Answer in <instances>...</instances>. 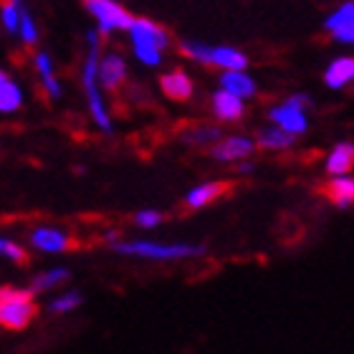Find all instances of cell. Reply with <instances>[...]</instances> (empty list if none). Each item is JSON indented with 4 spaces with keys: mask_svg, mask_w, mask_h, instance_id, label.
<instances>
[{
    "mask_svg": "<svg viewBox=\"0 0 354 354\" xmlns=\"http://www.w3.org/2000/svg\"><path fill=\"white\" fill-rule=\"evenodd\" d=\"M102 30H88L86 41H88V56L84 61V94H86L88 102V114L94 119V124L102 129V132H111V117L106 106L102 102V94H99V64H102Z\"/></svg>",
    "mask_w": 354,
    "mask_h": 354,
    "instance_id": "obj_1",
    "label": "cell"
},
{
    "mask_svg": "<svg viewBox=\"0 0 354 354\" xmlns=\"http://www.w3.org/2000/svg\"><path fill=\"white\" fill-rule=\"evenodd\" d=\"M36 301L30 288H0V324L3 329L21 332L36 319Z\"/></svg>",
    "mask_w": 354,
    "mask_h": 354,
    "instance_id": "obj_2",
    "label": "cell"
},
{
    "mask_svg": "<svg viewBox=\"0 0 354 354\" xmlns=\"http://www.w3.org/2000/svg\"><path fill=\"white\" fill-rule=\"evenodd\" d=\"M111 248L122 256H137L147 261H183L195 259L203 253V245L190 243H157V241H127V243H111Z\"/></svg>",
    "mask_w": 354,
    "mask_h": 354,
    "instance_id": "obj_3",
    "label": "cell"
},
{
    "mask_svg": "<svg viewBox=\"0 0 354 354\" xmlns=\"http://www.w3.org/2000/svg\"><path fill=\"white\" fill-rule=\"evenodd\" d=\"M84 8L96 18L102 36H109L111 30H127L129 33L134 23V15L127 13L117 0H84Z\"/></svg>",
    "mask_w": 354,
    "mask_h": 354,
    "instance_id": "obj_4",
    "label": "cell"
},
{
    "mask_svg": "<svg viewBox=\"0 0 354 354\" xmlns=\"http://www.w3.org/2000/svg\"><path fill=\"white\" fill-rule=\"evenodd\" d=\"M259 149V142H253L251 137H243V134H230V137H221L210 147V157L215 162H243L248 157H253V152Z\"/></svg>",
    "mask_w": 354,
    "mask_h": 354,
    "instance_id": "obj_5",
    "label": "cell"
},
{
    "mask_svg": "<svg viewBox=\"0 0 354 354\" xmlns=\"http://www.w3.org/2000/svg\"><path fill=\"white\" fill-rule=\"evenodd\" d=\"M129 38L134 44H145V46H155L160 51H167L172 46V36L160 26V23L149 21V18H134L132 28H129Z\"/></svg>",
    "mask_w": 354,
    "mask_h": 354,
    "instance_id": "obj_6",
    "label": "cell"
},
{
    "mask_svg": "<svg viewBox=\"0 0 354 354\" xmlns=\"http://www.w3.org/2000/svg\"><path fill=\"white\" fill-rule=\"evenodd\" d=\"M30 245L38 248L41 253H66L74 248V238L64 233L61 228H53V225H41L30 233Z\"/></svg>",
    "mask_w": 354,
    "mask_h": 354,
    "instance_id": "obj_7",
    "label": "cell"
},
{
    "mask_svg": "<svg viewBox=\"0 0 354 354\" xmlns=\"http://www.w3.org/2000/svg\"><path fill=\"white\" fill-rule=\"evenodd\" d=\"M210 104H213V114L218 122H241L245 114V104L243 96L233 94L228 88H218L213 96H210Z\"/></svg>",
    "mask_w": 354,
    "mask_h": 354,
    "instance_id": "obj_8",
    "label": "cell"
},
{
    "mask_svg": "<svg viewBox=\"0 0 354 354\" xmlns=\"http://www.w3.org/2000/svg\"><path fill=\"white\" fill-rule=\"evenodd\" d=\"M127 82V61L119 53H106L99 64V84L106 91H117Z\"/></svg>",
    "mask_w": 354,
    "mask_h": 354,
    "instance_id": "obj_9",
    "label": "cell"
},
{
    "mask_svg": "<svg viewBox=\"0 0 354 354\" xmlns=\"http://www.w3.org/2000/svg\"><path fill=\"white\" fill-rule=\"evenodd\" d=\"M160 88L172 102H187L192 91H195V84H192V79L185 74L183 68H172V71L160 76Z\"/></svg>",
    "mask_w": 354,
    "mask_h": 354,
    "instance_id": "obj_10",
    "label": "cell"
},
{
    "mask_svg": "<svg viewBox=\"0 0 354 354\" xmlns=\"http://www.w3.org/2000/svg\"><path fill=\"white\" fill-rule=\"evenodd\" d=\"M268 119H271L273 124H279V127H283V129H288V132H294L296 137L306 132V127H309V119H306L304 109H296V106H288V104L273 106V109L268 111Z\"/></svg>",
    "mask_w": 354,
    "mask_h": 354,
    "instance_id": "obj_11",
    "label": "cell"
},
{
    "mask_svg": "<svg viewBox=\"0 0 354 354\" xmlns=\"http://www.w3.org/2000/svg\"><path fill=\"white\" fill-rule=\"evenodd\" d=\"M228 190H230V185L221 183V180L203 183V185H198V187H192V190L185 195V205L190 207V210H200V207H205L207 203H215L218 198H223Z\"/></svg>",
    "mask_w": 354,
    "mask_h": 354,
    "instance_id": "obj_12",
    "label": "cell"
},
{
    "mask_svg": "<svg viewBox=\"0 0 354 354\" xmlns=\"http://www.w3.org/2000/svg\"><path fill=\"white\" fill-rule=\"evenodd\" d=\"M324 195L329 198V203H334L337 207H349L354 203V177L349 175H332V180L324 185Z\"/></svg>",
    "mask_w": 354,
    "mask_h": 354,
    "instance_id": "obj_13",
    "label": "cell"
},
{
    "mask_svg": "<svg viewBox=\"0 0 354 354\" xmlns=\"http://www.w3.org/2000/svg\"><path fill=\"white\" fill-rule=\"evenodd\" d=\"M256 142H259V149H266V152H281V149L294 147L296 134L283 129V127H263L256 134Z\"/></svg>",
    "mask_w": 354,
    "mask_h": 354,
    "instance_id": "obj_14",
    "label": "cell"
},
{
    "mask_svg": "<svg viewBox=\"0 0 354 354\" xmlns=\"http://www.w3.org/2000/svg\"><path fill=\"white\" fill-rule=\"evenodd\" d=\"M324 84L329 88H344L347 84H354V56L334 59L324 71Z\"/></svg>",
    "mask_w": 354,
    "mask_h": 354,
    "instance_id": "obj_15",
    "label": "cell"
},
{
    "mask_svg": "<svg viewBox=\"0 0 354 354\" xmlns=\"http://www.w3.org/2000/svg\"><path fill=\"white\" fill-rule=\"evenodd\" d=\"M221 86L228 88V91H233V94H238V96H243V99H251V96H256V91H259L256 82L245 74V68H230V71H223Z\"/></svg>",
    "mask_w": 354,
    "mask_h": 354,
    "instance_id": "obj_16",
    "label": "cell"
},
{
    "mask_svg": "<svg viewBox=\"0 0 354 354\" xmlns=\"http://www.w3.org/2000/svg\"><path fill=\"white\" fill-rule=\"evenodd\" d=\"M354 167V145L352 142H339L337 147L326 155L324 170L329 175H347Z\"/></svg>",
    "mask_w": 354,
    "mask_h": 354,
    "instance_id": "obj_17",
    "label": "cell"
},
{
    "mask_svg": "<svg viewBox=\"0 0 354 354\" xmlns=\"http://www.w3.org/2000/svg\"><path fill=\"white\" fill-rule=\"evenodd\" d=\"M221 127L215 124H190L180 134V140L190 147H213L215 142L221 140Z\"/></svg>",
    "mask_w": 354,
    "mask_h": 354,
    "instance_id": "obj_18",
    "label": "cell"
},
{
    "mask_svg": "<svg viewBox=\"0 0 354 354\" xmlns=\"http://www.w3.org/2000/svg\"><path fill=\"white\" fill-rule=\"evenodd\" d=\"M213 66L230 71V68H245L248 66V56L241 53L233 46H213Z\"/></svg>",
    "mask_w": 354,
    "mask_h": 354,
    "instance_id": "obj_19",
    "label": "cell"
},
{
    "mask_svg": "<svg viewBox=\"0 0 354 354\" xmlns=\"http://www.w3.org/2000/svg\"><path fill=\"white\" fill-rule=\"evenodd\" d=\"M21 104H23L21 88H18V84H15L6 71H3V74H0V111H3V114L18 111Z\"/></svg>",
    "mask_w": 354,
    "mask_h": 354,
    "instance_id": "obj_20",
    "label": "cell"
},
{
    "mask_svg": "<svg viewBox=\"0 0 354 354\" xmlns=\"http://www.w3.org/2000/svg\"><path fill=\"white\" fill-rule=\"evenodd\" d=\"M71 279V273H68V268H51V271L41 273V276H36V279L30 281V291L33 294H41V291H48V288L59 286V283H64V281Z\"/></svg>",
    "mask_w": 354,
    "mask_h": 354,
    "instance_id": "obj_21",
    "label": "cell"
},
{
    "mask_svg": "<svg viewBox=\"0 0 354 354\" xmlns=\"http://www.w3.org/2000/svg\"><path fill=\"white\" fill-rule=\"evenodd\" d=\"M0 18H3V26H6L8 33H18V30H21V18H23L21 0H3Z\"/></svg>",
    "mask_w": 354,
    "mask_h": 354,
    "instance_id": "obj_22",
    "label": "cell"
},
{
    "mask_svg": "<svg viewBox=\"0 0 354 354\" xmlns=\"http://www.w3.org/2000/svg\"><path fill=\"white\" fill-rule=\"evenodd\" d=\"M180 53L192 61H198V64H203V66H213V46L198 44V41H183L180 44Z\"/></svg>",
    "mask_w": 354,
    "mask_h": 354,
    "instance_id": "obj_23",
    "label": "cell"
},
{
    "mask_svg": "<svg viewBox=\"0 0 354 354\" xmlns=\"http://www.w3.org/2000/svg\"><path fill=\"white\" fill-rule=\"evenodd\" d=\"M349 23H354V0L342 3L339 10H334V13L324 21V28L332 33V30L342 28V26H349Z\"/></svg>",
    "mask_w": 354,
    "mask_h": 354,
    "instance_id": "obj_24",
    "label": "cell"
},
{
    "mask_svg": "<svg viewBox=\"0 0 354 354\" xmlns=\"http://www.w3.org/2000/svg\"><path fill=\"white\" fill-rule=\"evenodd\" d=\"M82 294L79 291H68V294L59 296V299H53L51 304H48V309L53 311V314H66V311H74L82 306Z\"/></svg>",
    "mask_w": 354,
    "mask_h": 354,
    "instance_id": "obj_25",
    "label": "cell"
},
{
    "mask_svg": "<svg viewBox=\"0 0 354 354\" xmlns=\"http://www.w3.org/2000/svg\"><path fill=\"white\" fill-rule=\"evenodd\" d=\"M0 253H3L8 261H13V263H18V266L28 263V251H26V248H21L15 241H8V238H3V241H0Z\"/></svg>",
    "mask_w": 354,
    "mask_h": 354,
    "instance_id": "obj_26",
    "label": "cell"
},
{
    "mask_svg": "<svg viewBox=\"0 0 354 354\" xmlns=\"http://www.w3.org/2000/svg\"><path fill=\"white\" fill-rule=\"evenodd\" d=\"M132 51H134V56L145 64V66H160V61H162V51H160V48H155V46L134 44Z\"/></svg>",
    "mask_w": 354,
    "mask_h": 354,
    "instance_id": "obj_27",
    "label": "cell"
},
{
    "mask_svg": "<svg viewBox=\"0 0 354 354\" xmlns=\"http://www.w3.org/2000/svg\"><path fill=\"white\" fill-rule=\"evenodd\" d=\"M21 38L26 46H36L38 44V30H36V23H33V18H30L28 10H23V18H21Z\"/></svg>",
    "mask_w": 354,
    "mask_h": 354,
    "instance_id": "obj_28",
    "label": "cell"
},
{
    "mask_svg": "<svg viewBox=\"0 0 354 354\" xmlns=\"http://www.w3.org/2000/svg\"><path fill=\"white\" fill-rule=\"evenodd\" d=\"M134 223L140 228H157L162 223V213H157V210H142V213L134 215Z\"/></svg>",
    "mask_w": 354,
    "mask_h": 354,
    "instance_id": "obj_29",
    "label": "cell"
},
{
    "mask_svg": "<svg viewBox=\"0 0 354 354\" xmlns=\"http://www.w3.org/2000/svg\"><path fill=\"white\" fill-rule=\"evenodd\" d=\"M36 71L41 79H46V76H53V64H51V56L44 51L36 53Z\"/></svg>",
    "mask_w": 354,
    "mask_h": 354,
    "instance_id": "obj_30",
    "label": "cell"
},
{
    "mask_svg": "<svg viewBox=\"0 0 354 354\" xmlns=\"http://www.w3.org/2000/svg\"><path fill=\"white\" fill-rule=\"evenodd\" d=\"M332 36H334V41H339V44H354V23L332 30Z\"/></svg>",
    "mask_w": 354,
    "mask_h": 354,
    "instance_id": "obj_31",
    "label": "cell"
},
{
    "mask_svg": "<svg viewBox=\"0 0 354 354\" xmlns=\"http://www.w3.org/2000/svg\"><path fill=\"white\" fill-rule=\"evenodd\" d=\"M283 104H288V106H296V109H306V106H309V96H306V94H294V96H288Z\"/></svg>",
    "mask_w": 354,
    "mask_h": 354,
    "instance_id": "obj_32",
    "label": "cell"
},
{
    "mask_svg": "<svg viewBox=\"0 0 354 354\" xmlns=\"http://www.w3.org/2000/svg\"><path fill=\"white\" fill-rule=\"evenodd\" d=\"M238 172H243V175L245 172H253V162H243L241 167H238Z\"/></svg>",
    "mask_w": 354,
    "mask_h": 354,
    "instance_id": "obj_33",
    "label": "cell"
}]
</instances>
